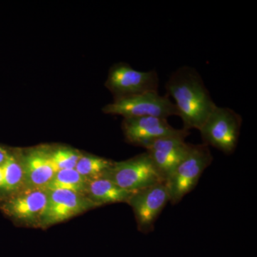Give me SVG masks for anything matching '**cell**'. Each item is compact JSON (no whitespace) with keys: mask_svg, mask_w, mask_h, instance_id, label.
<instances>
[{"mask_svg":"<svg viewBox=\"0 0 257 257\" xmlns=\"http://www.w3.org/2000/svg\"><path fill=\"white\" fill-rule=\"evenodd\" d=\"M167 95L173 98L184 130H199L216 104L199 72L183 66L171 74L166 84Z\"/></svg>","mask_w":257,"mask_h":257,"instance_id":"cell-1","label":"cell"},{"mask_svg":"<svg viewBox=\"0 0 257 257\" xmlns=\"http://www.w3.org/2000/svg\"><path fill=\"white\" fill-rule=\"evenodd\" d=\"M242 117L229 107L216 106L199 130L204 145L231 155L237 147Z\"/></svg>","mask_w":257,"mask_h":257,"instance_id":"cell-2","label":"cell"},{"mask_svg":"<svg viewBox=\"0 0 257 257\" xmlns=\"http://www.w3.org/2000/svg\"><path fill=\"white\" fill-rule=\"evenodd\" d=\"M212 161L213 156L207 145H191L187 155L166 182L172 204L180 202L194 189Z\"/></svg>","mask_w":257,"mask_h":257,"instance_id":"cell-3","label":"cell"},{"mask_svg":"<svg viewBox=\"0 0 257 257\" xmlns=\"http://www.w3.org/2000/svg\"><path fill=\"white\" fill-rule=\"evenodd\" d=\"M103 176L133 193L165 182L147 152L130 160L114 162Z\"/></svg>","mask_w":257,"mask_h":257,"instance_id":"cell-4","label":"cell"},{"mask_svg":"<svg viewBox=\"0 0 257 257\" xmlns=\"http://www.w3.org/2000/svg\"><path fill=\"white\" fill-rule=\"evenodd\" d=\"M105 114L120 115L124 118L155 116L167 119L179 112L170 96L150 92L115 99L102 109Z\"/></svg>","mask_w":257,"mask_h":257,"instance_id":"cell-5","label":"cell"},{"mask_svg":"<svg viewBox=\"0 0 257 257\" xmlns=\"http://www.w3.org/2000/svg\"><path fill=\"white\" fill-rule=\"evenodd\" d=\"M158 73L156 70L138 71L128 64L121 63L111 67L106 85L113 93L115 99L158 92Z\"/></svg>","mask_w":257,"mask_h":257,"instance_id":"cell-6","label":"cell"},{"mask_svg":"<svg viewBox=\"0 0 257 257\" xmlns=\"http://www.w3.org/2000/svg\"><path fill=\"white\" fill-rule=\"evenodd\" d=\"M48 201L47 189L24 187L3 197L2 210L15 220L40 226Z\"/></svg>","mask_w":257,"mask_h":257,"instance_id":"cell-7","label":"cell"},{"mask_svg":"<svg viewBox=\"0 0 257 257\" xmlns=\"http://www.w3.org/2000/svg\"><path fill=\"white\" fill-rule=\"evenodd\" d=\"M170 202V192L165 182L134 192L128 204L133 208L139 230L147 234L167 202Z\"/></svg>","mask_w":257,"mask_h":257,"instance_id":"cell-8","label":"cell"},{"mask_svg":"<svg viewBox=\"0 0 257 257\" xmlns=\"http://www.w3.org/2000/svg\"><path fill=\"white\" fill-rule=\"evenodd\" d=\"M48 201L40 226H49L67 220L97 207L82 193L66 189H47Z\"/></svg>","mask_w":257,"mask_h":257,"instance_id":"cell-9","label":"cell"},{"mask_svg":"<svg viewBox=\"0 0 257 257\" xmlns=\"http://www.w3.org/2000/svg\"><path fill=\"white\" fill-rule=\"evenodd\" d=\"M189 134L185 131L180 135L158 139L146 149L165 182L188 153L191 145L186 143L185 139Z\"/></svg>","mask_w":257,"mask_h":257,"instance_id":"cell-10","label":"cell"},{"mask_svg":"<svg viewBox=\"0 0 257 257\" xmlns=\"http://www.w3.org/2000/svg\"><path fill=\"white\" fill-rule=\"evenodd\" d=\"M122 128L128 143L144 147L145 150L158 139L180 135L187 131L184 128H174L167 119L155 116L124 118Z\"/></svg>","mask_w":257,"mask_h":257,"instance_id":"cell-11","label":"cell"},{"mask_svg":"<svg viewBox=\"0 0 257 257\" xmlns=\"http://www.w3.org/2000/svg\"><path fill=\"white\" fill-rule=\"evenodd\" d=\"M25 187L47 189L56 173L50 157V151L37 148L22 155Z\"/></svg>","mask_w":257,"mask_h":257,"instance_id":"cell-12","label":"cell"},{"mask_svg":"<svg viewBox=\"0 0 257 257\" xmlns=\"http://www.w3.org/2000/svg\"><path fill=\"white\" fill-rule=\"evenodd\" d=\"M133 193L120 188L104 176L88 181L86 195L96 206L128 202Z\"/></svg>","mask_w":257,"mask_h":257,"instance_id":"cell-13","label":"cell"},{"mask_svg":"<svg viewBox=\"0 0 257 257\" xmlns=\"http://www.w3.org/2000/svg\"><path fill=\"white\" fill-rule=\"evenodd\" d=\"M1 169L3 175L1 193L4 197L25 187V173L20 157L10 153L8 160L1 166Z\"/></svg>","mask_w":257,"mask_h":257,"instance_id":"cell-14","label":"cell"},{"mask_svg":"<svg viewBox=\"0 0 257 257\" xmlns=\"http://www.w3.org/2000/svg\"><path fill=\"white\" fill-rule=\"evenodd\" d=\"M87 182L75 169L61 170L56 172L47 189H66L86 194Z\"/></svg>","mask_w":257,"mask_h":257,"instance_id":"cell-15","label":"cell"},{"mask_svg":"<svg viewBox=\"0 0 257 257\" xmlns=\"http://www.w3.org/2000/svg\"><path fill=\"white\" fill-rule=\"evenodd\" d=\"M113 164L114 162L104 157L82 155L74 169L89 181L104 175Z\"/></svg>","mask_w":257,"mask_h":257,"instance_id":"cell-16","label":"cell"},{"mask_svg":"<svg viewBox=\"0 0 257 257\" xmlns=\"http://www.w3.org/2000/svg\"><path fill=\"white\" fill-rule=\"evenodd\" d=\"M82 154L74 149L60 147L50 151V157L56 172L75 168Z\"/></svg>","mask_w":257,"mask_h":257,"instance_id":"cell-17","label":"cell"},{"mask_svg":"<svg viewBox=\"0 0 257 257\" xmlns=\"http://www.w3.org/2000/svg\"><path fill=\"white\" fill-rule=\"evenodd\" d=\"M10 153L3 147H0V167L8 160Z\"/></svg>","mask_w":257,"mask_h":257,"instance_id":"cell-18","label":"cell"},{"mask_svg":"<svg viewBox=\"0 0 257 257\" xmlns=\"http://www.w3.org/2000/svg\"><path fill=\"white\" fill-rule=\"evenodd\" d=\"M3 186V171H2L1 167H0V193L2 192Z\"/></svg>","mask_w":257,"mask_h":257,"instance_id":"cell-19","label":"cell"}]
</instances>
